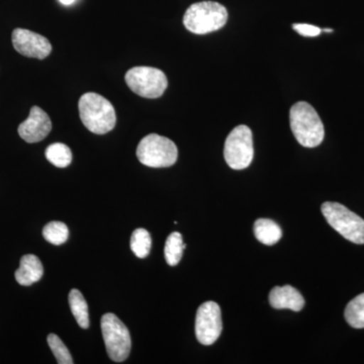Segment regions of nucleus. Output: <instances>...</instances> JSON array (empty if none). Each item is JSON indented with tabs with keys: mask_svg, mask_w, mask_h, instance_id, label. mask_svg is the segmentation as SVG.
I'll return each instance as SVG.
<instances>
[{
	"mask_svg": "<svg viewBox=\"0 0 364 364\" xmlns=\"http://www.w3.org/2000/svg\"><path fill=\"white\" fill-rule=\"evenodd\" d=\"M79 114L85 128L91 133L104 135L114 130L117 124L114 107L107 98L95 92H87L78 102Z\"/></svg>",
	"mask_w": 364,
	"mask_h": 364,
	"instance_id": "f257e3e1",
	"label": "nucleus"
},
{
	"mask_svg": "<svg viewBox=\"0 0 364 364\" xmlns=\"http://www.w3.org/2000/svg\"><path fill=\"white\" fill-rule=\"evenodd\" d=\"M289 122L294 138L306 148H315L324 140V124L312 105L296 102L289 112Z\"/></svg>",
	"mask_w": 364,
	"mask_h": 364,
	"instance_id": "f03ea898",
	"label": "nucleus"
},
{
	"mask_svg": "<svg viewBox=\"0 0 364 364\" xmlns=\"http://www.w3.org/2000/svg\"><path fill=\"white\" fill-rule=\"evenodd\" d=\"M228 21L226 7L215 1H200L188 7L183 16V25L196 35L221 30Z\"/></svg>",
	"mask_w": 364,
	"mask_h": 364,
	"instance_id": "7ed1b4c3",
	"label": "nucleus"
},
{
	"mask_svg": "<svg viewBox=\"0 0 364 364\" xmlns=\"http://www.w3.org/2000/svg\"><path fill=\"white\" fill-rule=\"evenodd\" d=\"M136 154L145 166L163 168L176 164L178 150L176 144L166 136L150 134L139 143Z\"/></svg>",
	"mask_w": 364,
	"mask_h": 364,
	"instance_id": "20e7f679",
	"label": "nucleus"
},
{
	"mask_svg": "<svg viewBox=\"0 0 364 364\" xmlns=\"http://www.w3.org/2000/svg\"><path fill=\"white\" fill-rule=\"evenodd\" d=\"M326 221L347 240L358 245L364 244V220L343 205L327 202L321 207Z\"/></svg>",
	"mask_w": 364,
	"mask_h": 364,
	"instance_id": "39448f33",
	"label": "nucleus"
},
{
	"mask_svg": "<svg viewBox=\"0 0 364 364\" xmlns=\"http://www.w3.org/2000/svg\"><path fill=\"white\" fill-rule=\"evenodd\" d=\"M100 325L109 358L116 363H123L129 358L131 351L132 341L128 328L112 313L102 316Z\"/></svg>",
	"mask_w": 364,
	"mask_h": 364,
	"instance_id": "423d86ee",
	"label": "nucleus"
},
{
	"mask_svg": "<svg viewBox=\"0 0 364 364\" xmlns=\"http://www.w3.org/2000/svg\"><path fill=\"white\" fill-rule=\"evenodd\" d=\"M124 80L134 93L145 98L162 97L168 86L164 72L154 67H134L127 72Z\"/></svg>",
	"mask_w": 364,
	"mask_h": 364,
	"instance_id": "0eeeda50",
	"label": "nucleus"
},
{
	"mask_svg": "<svg viewBox=\"0 0 364 364\" xmlns=\"http://www.w3.org/2000/svg\"><path fill=\"white\" fill-rule=\"evenodd\" d=\"M254 156L252 132L245 124L236 127L225 142L224 157L232 169L247 168Z\"/></svg>",
	"mask_w": 364,
	"mask_h": 364,
	"instance_id": "6e6552de",
	"label": "nucleus"
},
{
	"mask_svg": "<svg viewBox=\"0 0 364 364\" xmlns=\"http://www.w3.org/2000/svg\"><path fill=\"white\" fill-rule=\"evenodd\" d=\"M223 330L221 308L215 301H205L196 317V335L203 345L214 344Z\"/></svg>",
	"mask_w": 364,
	"mask_h": 364,
	"instance_id": "1a4fd4ad",
	"label": "nucleus"
},
{
	"mask_svg": "<svg viewBox=\"0 0 364 364\" xmlns=\"http://www.w3.org/2000/svg\"><path fill=\"white\" fill-rule=\"evenodd\" d=\"M11 40L14 49L28 58L43 60L47 58L52 52V45L49 40L25 28H16Z\"/></svg>",
	"mask_w": 364,
	"mask_h": 364,
	"instance_id": "9d476101",
	"label": "nucleus"
},
{
	"mask_svg": "<svg viewBox=\"0 0 364 364\" xmlns=\"http://www.w3.org/2000/svg\"><path fill=\"white\" fill-rule=\"evenodd\" d=\"M52 130V122L47 112L39 107H33L25 122L18 127V135L26 143H38L44 140Z\"/></svg>",
	"mask_w": 364,
	"mask_h": 364,
	"instance_id": "9b49d317",
	"label": "nucleus"
},
{
	"mask_svg": "<svg viewBox=\"0 0 364 364\" xmlns=\"http://www.w3.org/2000/svg\"><path fill=\"white\" fill-rule=\"evenodd\" d=\"M269 303L277 310H289L299 312L305 306L303 296L291 286L273 287L269 294Z\"/></svg>",
	"mask_w": 364,
	"mask_h": 364,
	"instance_id": "f8f14e48",
	"label": "nucleus"
},
{
	"mask_svg": "<svg viewBox=\"0 0 364 364\" xmlns=\"http://www.w3.org/2000/svg\"><path fill=\"white\" fill-rule=\"evenodd\" d=\"M44 274V268L39 258L33 254H26L21 259L20 268L14 273L16 282L23 287H30L39 282Z\"/></svg>",
	"mask_w": 364,
	"mask_h": 364,
	"instance_id": "ddd939ff",
	"label": "nucleus"
},
{
	"mask_svg": "<svg viewBox=\"0 0 364 364\" xmlns=\"http://www.w3.org/2000/svg\"><path fill=\"white\" fill-rule=\"evenodd\" d=\"M256 239L264 245L272 246L282 239V231L277 223L269 219H259L254 224Z\"/></svg>",
	"mask_w": 364,
	"mask_h": 364,
	"instance_id": "4468645a",
	"label": "nucleus"
},
{
	"mask_svg": "<svg viewBox=\"0 0 364 364\" xmlns=\"http://www.w3.org/2000/svg\"><path fill=\"white\" fill-rule=\"evenodd\" d=\"M69 306L74 318L77 321L78 325L82 329H87L90 327V314H88V306L85 296L78 289H71L69 293Z\"/></svg>",
	"mask_w": 364,
	"mask_h": 364,
	"instance_id": "2eb2a0df",
	"label": "nucleus"
},
{
	"mask_svg": "<svg viewBox=\"0 0 364 364\" xmlns=\"http://www.w3.org/2000/svg\"><path fill=\"white\" fill-rule=\"evenodd\" d=\"M186 248V244L182 241V236L178 232L170 234L165 243V259L170 267H176L181 260L182 254Z\"/></svg>",
	"mask_w": 364,
	"mask_h": 364,
	"instance_id": "dca6fc26",
	"label": "nucleus"
},
{
	"mask_svg": "<svg viewBox=\"0 0 364 364\" xmlns=\"http://www.w3.org/2000/svg\"><path fill=\"white\" fill-rule=\"evenodd\" d=\"M45 154L48 161L59 168H65L71 164L72 152L65 144H52L46 149Z\"/></svg>",
	"mask_w": 364,
	"mask_h": 364,
	"instance_id": "f3484780",
	"label": "nucleus"
},
{
	"mask_svg": "<svg viewBox=\"0 0 364 364\" xmlns=\"http://www.w3.org/2000/svg\"><path fill=\"white\" fill-rule=\"evenodd\" d=\"M346 322L355 329L364 328V293L349 301L344 313Z\"/></svg>",
	"mask_w": 364,
	"mask_h": 364,
	"instance_id": "a211bd4d",
	"label": "nucleus"
},
{
	"mask_svg": "<svg viewBox=\"0 0 364 364\" xmlns=\"http://www.w3.org/2000/svg\"><path fill=\"white\" fill-rule=\"evenodd\" d=\"M152 239L147 230L136 229L131 237V249L139 258H145L149 255Z\"/></svg>",
	"mask_w": 364,
	"mask_h": 364,
	"instance_id": "6ab92c4d",
	"label": "nucleus"
},
{
	"mask_svg": "<svg viewBox=\"0 0 364 364\" xmlns=\"http://www.w3.org/2000/svg\"><path fill=\"white\" fill-rule=\"evenodd\" d=\"M43 236L46 241L53 244V245H62L68 240L69 230L64 223L50 222L43 229Z\"/></svg>",
	"mask_w": 364,
	"mask_h": 364,
	"instance_id": "aec40b11",
	"label": "nucleus"
},
{
	"mask_svg": "<svg viewBox=\"0 0 364 364\" xmlns=\"http://www.w3.org/2000/svg\"><path fill=\"white\" fill-rule=\"evenodd\" d=\"M48 344L57 359L59 364H73L70 352L67 348L66 345L63 343L61 339L56 334H50L47 338Z\"/></svg>",
	"mask_w": 364,
	"mask_h": 364,
	"instance_id": "412c9836",
	"label": "nucleus"
},
{
	"mask_svg": "<svg viewBox=\"0 0 364 364\" xmlns=\"http://www.w3.org/2000/svg\"><path fill=\"white\" fill-rule=\"evenodd\" d=\"M293 28L304 37H318L322 32L318 26L308 25V23H294Z\"/></svg>",
	"mask_w": 364,
	"mask_h": 364,
	"instance_id": "4be33fe9",
	"label": "nucleus"
},
{
	"mask_svg": "<svg viewBox=\"0 0 364 364\" xmlns=\"http://www.w3.org/2000/svg\"><path fill=\"white\" fill-rule=\"evenodd\" d=\"M74 1H75V0H60V2L64 4V6H70Z\"/></svg>",
	"mask_w": 364,
	"mask_h": 364,
	"instance_id": "5701e85b",
	"label": "nucleus"
},
{
	"mask_svg": "<svg viewBox=\"0 0 364 364\" xmlns=\"http://www.w3.org/2000/svg\"><path fill=\"white\" fill-rule=\"evenodd\" d=\"M324 32L331 33L333 30H331V28H325Z\"/></svg>",
	"mask_w": 364,
	"mask_h": 364,
	"instance_id": "b1692460",
	"label": "nucleus"
}]
</instances>
